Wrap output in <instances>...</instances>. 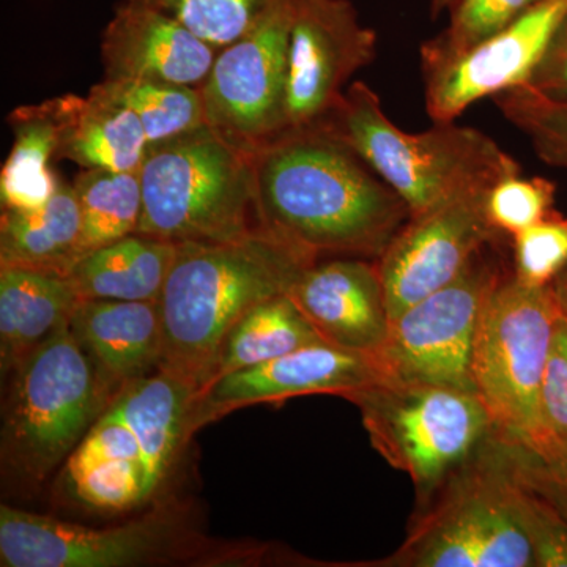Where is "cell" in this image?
Returning <instances> with one entry per match:
<instances>
[{
	"instance_id": "d4e9b609",
	"label": "cell",
	"mask_w": 567,
	"mask_h": 567,
	"mask_svg": "<svg viewBox=\"0 0 567 567\" xmlns=\"http://www.w3.org/2000/svg\"><path fill=\"white\" fill-rule=\"evenodd\" d=\"M320 342L327 341L292 297L279 295L254 306L235 323L219 352L212 382L230 372L267 363L301 347Z\"/></svg>"
},
{
	"instance_id": "e0dca14e",
	"label": "cell",
	"mask_w": 567,
	"mask_h": 567,
	"mask_svg": "<svg viewBox=\"0 0 567 567\" xmlns=\"http://www.w3.org/2000/svg\"><path fill=\"white\" fill-rule=\"evenodd\" d=\"M289 295L330 344L374 357L385 344L391 320L375 260H317Z\"/></svg>"
},
{
	"instance_id": "836d02e7",
	"label": "cell",
	"mask_w": 567,
	"mask_h": 567,
	"mask_svg": "<svg viewBox=\"0 0 567 567\" xmlns=\"http://www.w3.org/2000/svg\"><path fill=\"white\" fill-rule=\"evenodd\" d=\"M540 417L548 445L547 464L567 466V322L555 330L540 386Z\"/></svg>"
},
{
	"instance_id": "6da1fadb",
	"label": "cell",
	"mask_w": 567,
	"mask_h": 567,
	"mask_svg": "<svg viewBox=\"0 0 567 567\" xmlns=\"http://www.w3.org/2000/svg\"><path fill=\"white\" fill-rule=\"evenodd\" d=\"M260 227L320 259L377 260L410 218L398 193L327 121L254 152Z\"/></svg>"
},
{
	"instance_id": "f546056e",
	"label": "cell",
	"mask_w": 567,
	"mask_h": 567,
	"mask_svg": "<svg viewBox=\"0 0 567 567\" xmlns=\"http://www.w3.org/2000/svg\"><path fill=\"white\" fill-rule=\"evenodd\" d=\"M66 480L78 499L95 509L123 511L144 505V473L140 462L69 461Z\"/></svg>"
},
{
	"instance_id": "8fae6325",
	"label": "cell",
	"mask_w": 567,
	"mask_h": 567,
	"mask_svg": "<svg viewBox=\"0 0 567 567\" xmlns=\"http://www.w3.org/2000/svg\"><path fill=\"white\" fill-rule=\"evenodd\" d=\"M567 14V0H543L502 32L464 51L421 47L425 111L434 123L456 121L473 103L528 84L548 41Z\"/></svg>"
},
{
	"instance_id": "5b68a950",
	"label": "cell",
	"mask_w": 567,
	"mask_h": 567,
	"mask_svg": "<svg viewBox=\"0 0 567 567\" xmlns=\"http://www.w3.org/2000/svg\"><path fill=\"white\" fill-rule=\"evenodd\" d=\"M563 319L565 311L554 286H525L511 271L488 295L473 347V386L491 427L507 445L546 462L540 386Z\"/></svg>"
},
{
	"instance_id": "8d00e7d4",
	"label": "cell",
	"mask_w": 567,
	"mask_h": 567,
	"mask_svg": "<svg viewBox=\"0 0 567 567\" xmlns=\"http://www.w3.org/2000/svg\"><path fill=\"white\" fill-rule=\"evenodd\" d=\"M555 290H557V295L559 301H561L563 309H567V270L565 274L559 276L557 281L554 284Z\"/></svg>"
},
{
	"instance_id": "cb8c5ba5",
	"label": "cell",
	"mask_w": 567,
	"mask_h": 567,
	"mask_svg": "<svg viewBox=\"0 0 567 567\" xmlns=\"http://www.w3.org/2000/svg\"><path fill=\"white\" fill-rule=\"evenodd\" d=\"M13 147L0 173V200L10 210H35L58 192L62 178L58 162L59 130L54 102L28 104L10 112Z\"/></svg>"
},
{
	"instance_id": "52a82bcc",
	"label": "cell",
	"mask_w": 567,
	"mask_h": 567,
	"mask_svg": "<svg viewBox=\"0 0 567 567\" xmlns=\"http://www.w3.org/2000/svg\"><path fill=\"white\" fill-rule=\"evenodd\" d=\"M506 238L484 246L453 281L391 320L385 344L375 353L386 382L475 393L472 357L481 312L513 271L502 252Z\"/></svg>"
},
{
	"instance_id": "74e56055",
	"label": "cell",
	"mask_w": 567,
	"mask_h": 567,
	"mask_svg": "<svg viewBox=\"0 0 567 567\" xmlns=\"http://www.w3.org/2000/svg\"><path fill=\"white\" fill-rule=\"evenodd\" d=\"M458 0H432V17L436 18L445 10H453Z\"/></svg>"
},
{
	"instance_id": "d6a6232c",
	"label": "cell",
	"mask_w": 567,
	"mask_h": 567,
	"mask_svg": "<svg viewBox=\"0 0 567 567\" xmlns=\"http://www.w3.org/2000/svg\"><path fill=\"white\" fill-rule=\"evenodd\" d=\"M543 0H458L451 10V22L432 40L446 51H464L502 32Z\"/></svg>"
},
{
	"instance_id": "ac0fdd59",
	"label": "cell",
	"mask_w": 567,
	"mask_h": 567,
	"mask_svg": "<svg viewBox=\"0 0 567 567\" xmlns=\"http://www.w3.org/2000/svg\"><path fill=\"white\" fill-rule=\"evenodd\" d=\"M70 330L112 393L159 371L163 323L158 301L82 300Z\"/></svg>"
},
{
	"instance_id": "277c9868",
	"label": "cell",
	"mask_w": 567,
	"mask_h": 567,
	"mask_svg": "<svg viewBox=\"0 0 567 567\" xmlns=\"http://www.w3.org/2000/svg\"><path fill=\"white\" fill-rule=\"evenodd\" d=\"M324 121L404 199L410 216L522 173L520 164L480 130L454 122L417 134L398 128L379 95L361 81L347 89Z\"/></svg>"
},
{
	"instance_id": "ffe728a7",
	"label": "cell",
	"mask_w": 567,
	"mask_h": 567,
	"mask_svg": "<svg viewBox=\"0 0 567 567\" xmlns=\"http://www.w3.org/2000/svg\"><path fill=\"white\" fill-rule=\"evenodd\" d=\"M59 130V159L81 169L141 171L148 140L140 118L121 103L89 92L52 99Z\"/></svg>"
},
{
	"instance_id": "e575fe53",
	"label": "cell",
	"mask_w": 567,
	"mask_h": 567,
	"mask_svg": "<svg viewBox=\"0 0 567 567\" xmlns=\"http://www.w3.org/2000/svg\"><path fill=\"white\" fill-rule=\"evenodd\" d=\"M525 524L532 536L535 566H567V532L546 511L524 494Z\"/></svg>"
},
{
	"instance_id": "3957f363",
	"label": "cell",
	"mask_w": 567,
	"mask_h": 567,
	"mask_svg": "<svg viewBox=\"0 0 567 567\" xmlns=\"http://www.w3.org/2000/svg\"><path fill=\"white\" fill-rule=\"evenodd\" d=\"M254 153L210 125L148 144L137 233L171 244H223L262 229Z\"/></svg>"
},
{
	"instance_id": "30bf717a",
	"label": "cell",
	"mask_w": 567,
	"mask_h": 567,
	"mask_svg": "<svg viewBox=\"0 0 567 567\" xmlns=\"http://www.w3.org/2000/svg\"><path fill=\"white\" fill-rule=\"evenodd\" d=\"M290 21L292 0H274L251 31L218 51L200 87L207 125L245 151L286 132Z\"/></svg>"
},
{
	"instance_id": "9c48e42d",
	"label": "cell",
	"mask_w": 567,
	"mask_h": 567,
	"mask_svg": "<svg viewBox=\"0 0 567 567\" xmlns=\"http://www.w3.org/2000/svg\"><path fill=\"white\" fill-rule=\"evenodd\" d=\"M208 544L183 511L159 507L111 528L0 506L2 567H134L203 558Z\"/></svg>"
},
{
	"instance_id": "7402d4cb",
	"label": "cell",
	"mask_w": 567,
	"mask_h": 567,
	"mask_svg": "<svg viewBox=\"0 0 567 567\" xmlns=\"http://www.w3.org/2000/svg\"><path fill=\"white\" fill-rule=\"evenodd\" d=\"M82 259V219L73 183L35 210L2 208L0 268H24L69 276Z\"/></svg>"
},
{
	"instance_id": "44dd1931",
	"label": "cell",
	"mask_w": 567,
	"mask_h": 567,
	"mask_svg": "<svg viewBox=\"0 0 567 567\" xmlns=\"http://www.w3.org/2000/svg\"><path fill=\"white\" fill-rule=\"evenodd\" d=\"M84 298L69 276L0 268V365L13 374Z\"/></svg>"
},
{
	"instance_id": "8992f818",
	"label": "cell",
	"mask_w": 567,
	"mask_h": 567,
	"mask_svg": "<svg viewBox=\"0 0 567 567\" xmlns=\"http://www.w3.org/2000/svg\"><path fill=\"white\" fill-rule=\"evenodd\" d=\"M114 398L70 322L62 324L13 371L3 409V473L22 486H40Z\"/></svg>"
},
{
	"instance_id": "4fadbf2b",
	"label": "cell",
	"mask_w": 567,
	"mask_h": 567,
	"mask_svg": "<svg viewBox=\"0 0 567 567\" xmlns=\"http://www.w3.org/2000/svg\"><path fill=\"white\" fill-rule=\"evenodd\" d=\"M522 492L506 481L466 484L410 537L402 559L421 567L535 566Z\"/></svg>"
},
{
	"instance_id": "2e32d148",
	"label": "cell",
	"mask_w": 567,
	"mask_h": 567,
	"mask_svg": "<svg viewBox=\"0 0 567 567\" xmlns=\"http://www.w3.org/2000/svg\"><path fill=\"white\" fill-rule=\"evenodd\" d=\"M218 50L142 0H122L103 32L104 80L159 81L200 89Z\"/></svg>"
},
{
	"instance_id": "1f68e13d",
	"label": "cell",
	"mask_w": 567,
	"mask_h": 567,
	"mask_svg": "<svg viewBox=\"0 0 567 567\" xmlns=\"http://www.w3.org/2000/svg\"><path fill=\"white\" fill-rule=\"evenodd\" d=\"M513 275L529 287L554 286L567 270V218H550L511 237Z\"/></svg>"
},
{
	"instance_id": "7a4b0ae2",
	"label": "cell",
	"mask_w": 567,
	"mask_h": 567,
	"mask_svg": "<svg viewBox=\"0 0 567 567\" xmlns=\"http://www.w3.org/2000/svg\"><path fill=\"white\" fill-rule=\"evenodd\" d=\"M317 260L264 229L223 244L177 245L158 300L159 371L181 377L200 393L235 323L254 306L289 293Z\"/></svg>"
},
{
	"instance_id": "484cf974",
	"label": "cell",
	"mask_w": 567,
	"mask_h": 567,
	"mask_svg": "<svg viewBox=\"0 0 567 567\" xmlns=\"http://www.w3.org/2000/svg\"><path fill=\"white\" fill-rule=\"evenodd\" d=\"M71 183L80 203L82 257L137 233L141 171L82 169Z\"/></svg>"
},
{
	"instance_id": "f1b7e54d",
	"label": "cell",
	"mask_w": 567,
	"mask_h": 567,
	"mask_svg": "<svg viewBox=\"0 0 567 567\" xmlns=\"http://www.w3.org/2000/svg\"><path fill=\"white\" fill-rule=\"evenodd\" d=\"M216 50L251 31L274 0H142Z\"/></svg>"
},
{
	"instance_id": "7c38bea8",
	"label": "cell",
	"mask_w": 567,
	"mask_h": 567,
	"mask_svg": "<svg viewBox=\"0 0 567 567\" xmlns=\"http://www.w3.org/2000/svg\"><path fill=\"white\" fill-rule=\"evenodd\" d=\"M488 189L481 186L454 194L410 216L394 235L375 260L390 320L453 281L484 246L506 237L488 221Z\"/></svg>"
},
{
	"instance_id": "5bb4252c",
	"label": "cell",
	"mask_w": 567,
	"mask_h": 567,
	"mask_svg": "<svg viewBox=\"0 0 567 567\" xmlns=\"http://www.w3.org/2000/svg\"><path fill=\"white\" fill-rule=\"evenodd\" d=\"M375 55L377 33L350 0H292L286 132L324 121Z\"/></svg>"
},
{
	"instance_id": "9a60e30c",
	"label": "cell",
	"mask_w": 567,
	"mask_h": 567,
	"mask_svg": "<svg viewBox=\"0 0 567 567\" xmlns=\"http://www.w3.org/2000/svg\"><path fill=\"white\" fill-rule=\"evenodd\" d=\"M386 382L374 354L320 342L213 380L194 404L192 432L241 406L306 394L347 398Z\"/></svg>"
},
{
	"instance_id": "f35d334b",
	"label": "cell",
	"mask_w": 567,
	"mask_h": 567,
	"mask_svg": "<svg viewBox=\"0 0 567 567\" xmlns=\"http://www.w3.org/2000/svg\"><path fill=\"white\" fill-rule=\"evenodd\" d=\"M563 311H565V319H566V322H567V309H563Z\"/></svg>"
},
{
	"instance_id": "4dcf8cb0",
	"label": "cell",
	"mask_w": 567,
	"mask_h": 567,
	"mask_svg": "<svg viewBox=\"0 0 567 567\" xmlns=\"http://www.w3.org/2000/svg\"><path fill=\"white\" fill-rule=\"evenodd\" d=\"M557 185L544 177L507 175L491 186L486 196L488 221L506 237L550 218L555 213Z\"/></svg>"
},
{
	"instance_id": "603a6c76",
	"label": "cell",
	"mask_w": 567,
	"mask_h": 567,
	"mask_svg": "<svg viewBox=\"0 0 567 567\" xmlns=\"http://www.w3.org/2000/svg\"><path fill=\"white\" fill-rule=\"evenodd\" d=\"M177 245L132 234L82 257L69 278L87 300L158 301Z\"/></svg>"
},
{
	"instance_id": "83f0119b",
	"label": "cell",
	"mask_w": 567,
	"mask_h": 567,
	"mask_svg": "<svg viewBox=\"0 0 567 567\" xmlns=\"http://www.w3.org/2000/svg\"><path fill=\"white\" fill-rule=\"evenodd\" d=\"M492 100L503 117L528 137L544 163L567 169V102L548 99L527 84Z\"/></svg>"
},
{
	"instance_id": "4316f807",
	"label": "cell",
	"mask_w": 567,
	"mask_h": 567,
	"mask_svg": "<svg viewBox=\"0 0 567 567\" xmlns=\"http://www.w3.org/2000/svg\"><path fill=\"white\" fill-rule=\"evenodd\" d=\"M92 92L121 103L140 118L148 144L207 125L200 89L159 81L104 80Z\"/></svg>"
},
{
	"instance_id": "d6986e66",
	"label": "cell",
	"mask_w": 567,
	"mask_h": 567,
	"mask_svg": "<svg viewBox=\"0 0 567 567\" xmlns=\"http://www.w3.org/2000/svg\"><path fill=\"white\" fill-rule=\"evenodd\" d=\"M197 390L169 372L156 371L123 386L112 409L136 435L144 473V505L163 487L178 453L193 435Z\"/></svg>"
},
{
	"instance_id": "d590c367",
	"label": "cell",
	"mask_w": 567,
	"mask_h": 567,
	"mask_svg": "<svg viewBox=\"0 0 567 567\" xmlns=\"http://www.w3.org/2000/svg\"><path fill=\"white\" fill-rule=\"evenodd\" d=\"M527 85L548 99L567 102V14L548 41Z\"/></svg>"
},
{
	"instance_id": "ba28073f",
	"label": "cell",
	"mask_w": 567,
	"mask_h": 567,
	"mask_svg": "<svg viewBox=\"0 0 567 567\" xmlns=\"http://www.w3.org/2000/svg\"><path fill=\"white\" fill-rule=\"evenodd\" d=\"M346 399L375 450L420 488L434 487L492 429L480 398L456 388L382 382Z\"/></svg>"
}]
</instances>
